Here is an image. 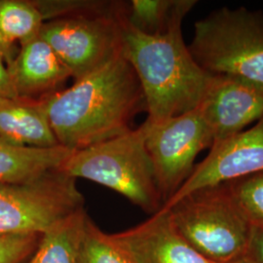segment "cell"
Here are the masks:
<instances>
[{
  "instance_id": "1",
  "label": "cell",
  "mask_w": 263,
  "mask_h": 263,
  "mask_svg": "<svg viewBox=\"0 0 263 263\" xmlns=\"http://www.w3.org/2000/svg\"><path fill=\"white\" fill-rule=\"evenodd\" d=\"M43 100L59 144L73 152L130 131L135 117L146 111L139 78L122 52Z\"/></svg>"
},
{
  "instance_id": "2",
  "label": "cell",
  "mask_w": 263,
  "mask_h": 263,
  "mask_svg": "<svg viewBox=\"0 0 263 263\" xmlns=\"http://www.w3.org/2000/svg\"><path fill=\"white\" fill-rule=\"evenodd\" d=\"M181 25L164 34L148 35L127 22L125 8L121 15L122 54L141 83L148 122L195 109L212 82L214 76L198 65L184 43Z\"/></svg>"
},
{
  "instance_id": "3",
  "label": "cell",
  "mask_w": 263,
  "mask_h": 263,
  "mask_svg": "<svg viewBox=\"0 0 263 263\" xmlns=\"http://www.w3.org/2000/svg\"><path fill=\"white\" fill-rule=\"evenodd\" d=\"M62 171L73 179H89L110 188L151 215L164 206L149 154L145 128L74 151Z\"/></svg>"
},
{
  "instance_id": "4",
  "label": "cell",
  "mask_w": 263,
  "mask_h": 263,
  "mask_svg": "<svg viewBox=\"0 0 263 263\" xmlns=\"http://www.w3.org/2000/svg\"><path fill=\"white\" fill-rule=\"evenodd\" d=\"M188 49L208 73L263 86V13L223 7L194 26Z\"/></svg>"
},
{
  "instance_id": "5",
  "label": "cell",
  "mask_w": 263,
  "mask_h": 263,
  "mask_svg": "<svg viewBox=\"0 0 263 263\" xmlns=\"http://www.w3.org/2000/svg\"><path fill=\"white\" fill-rule=\"evenodd\" d=\"M162 209L183 240L212 263L241 258L252 226L230 197L226 183L195 190Z\"/></svg>"
},
{
  "instance_id": "6",
  "label": "cell",
  "mask_w": 263,
  "mask_h": 263,
  "mask_svg": "<svg viewBox=\"0 0 263 263\" xmlns=\"http://www.w3.org/2000/svg\"><path fill=\"white\" fill-rule=\"evenodd\" d=\"M76 180L59 169L24 182L0 183V235L43 234L83 209Z\"/></svg>"
},
{
  "instance_id": "7",
  "label": "cell",
  "mask_w": 263,
  "mask_h": 263,
  "mask_svg": "<svg viewBox=\"0 0 263 263\" xmlns=\"http://www.w3.org/2000/svg\"><path fill=\"white\" fill-rule=\"evenodd\" d=\"M125 4L110 12L50 20L39 36L53 49L73 80L95 71L122 52L121 15Z\"/></svg>"
},
{
  "instance_id": "8",
  "label": "cell",
  "mask_w": 263,
  "mask_h": 263,
  "mask_svg": "<svg viewBox=\"0 0 263 263\" xmlns=\"http://www.w3.org/2000/svg\"><path fill=\"white\" fill-rule=\"evenodd\" d=\"M164 205L190 177L201 151L211 148L214 138L200 105L162 122L142 123Z\"/></svg>"
},
{
  "instance_id": "9",
  "label": "cell",
  "mask_w": 263,
  "mask_h": 263,
  "mask_svg": "<svg viewBox=\"0 0 263 263\" xmlns=\"http://www.w3.org/2000/svg\"><path fill=\"white\" fill-rule=\"evenodd\" d=\"M263 171V117L253 128L213 144L167 207L201 188L215 186Z\"/></svg>"
},
{
  "instance_id": "10",
  "label": "cell",
  "mask_w": 263,
  "mask_h": 263,
  "mask_svg": "<svg viewBox=\"0 0 263 263\" xmlns=\"http://www.w3.org/2000/svg\"><path fill=\"white\" fill-rule=\"evenodd\" d=\"M214 144L263 117V86L239 77L214 76L202 104Z\"/></svg>"
},
{
  "instance_id": "11",
  "label": "cell",
  "mask_w": 263,
  "mask_h": 263,
  "mask_svg": "<svg viewBox=\"0 0 263 263\" xmlns=\"http://www.w3.org/2000/svg\"><path fill=\"white\" fill-rule=\"evenodd\" d=\"M110 237L135 263H212L179 235L164 209L140 226Z\"/></svg>"
},
{
  "instance_id": "12",
  "label": "cell",
  "mask_w": 263,
  "mask_h": 263,
  "mask_svg": "<svg viewBox=\"0 0 263 263\" xmlns=\"http://www.w3.org/2000/svg\"><path fill=\"white\" fill-rule=\"evenodd\" d=\"M8 70L18 97L34 100L55 94L71 77L53 49L40 36L20 45Z\"/></svg>"
},
{
  "instance_id": "13",
  "label": "cell",
  "mask_w": 263,
  "mask_h": 263,
  "mask_svg": "<svg viewBox=\"0 0 263 263\" xmlns=\"http://www.w3.org/2000/svg\"><path fill=\"white\" fill-rule=\"evenodd\" d=\"M0 138L21 146H61L49 121L44 100L16 97L0 100Z\"/></svg>"
},
{
  "instance_id": "14",
  "label": "cell",
  "mask_w": 263,
  "mask_h": 263,
  "mask_svg": "<svg viewBox=\"0 0 263 263\" xmlns=\"http://www.w3.org/2000/svg\"><path fill=\"white\" fill-rule=\"evenodd\" d=\"M72 153L63 146L27 147L0 138V183L24 182L62 169Z\"/></svg>"
},
{
  "instance_id": "15",
  "label": "cell",
  "mask_w": 263,
  "mask_h": 263,
  "mask_svg": "<svg viewBox=\"0 0 263 263\" xmlns=\"http://www.w3.org/2000/svg\"><path fill=\"white\" fill-rule=\"evenodd\" d=\"M87 217L83 208L48 229L25 263H79Z\"/></svg>"
},
{
  "instance_id": "16",
  "label": "cell",
  "mask_w": 263,
  "mask_h": 263,
  "mask_svg": "<svg viewBox=\"0 0 263 263\" xmlns=\"http://www.w3.org/2000/svg\"><path fill=\"white\" fill-rule=\"evenodd\" d=\"M196 3L194 0H133L126 4L125 18L142 33L159 35L182 24Z\"/></svg>"
},
{
  "instance_id": "17",
  "label": "cell",
  "mask_w": 263,
  "mask_h": 263,
  "mask_svg": "<svg viewBox=\"0 0 263 263\" xmlns=\"http://www.w3.org/2000/svg\"><path fill=\"white\" fill-rule=\"evenodd\" d=\"M44 23L36 1L0 0V31L11 43L23 45L38 37Z\"/></svg>"
},
{
  "instance_id": "18",
  "label": "cell",
  "mask_w": 263,
  "mask_h": 263,
  "mask_svg": "<svg viewBox=\"0 0 263 263\" xmlns=\"http://www.w3.org/2000/svg\"><path fill=\"white\" fill-rule=\"evenodd\" d=\"M230 197L251 226L263 227V171L226 182Z\"/></svg>"
},
{
  "instance_id": "19",
  "label": "cell",
  "mask_w": 263,
  "mask_h": 263,
  "mask_svg": "<svg viewBox=\"0 0 263 263\" xmlns=\"http://www.w3.org/2000/svg\"><path fill=\"white\" fill-rule=\"evenodd\" d=\"M79 263H135L122 249L87 217L80 246Z\"/></svg>"
},
{
  "instance_id": "20",
  "label": "cell",
  "mask_w": 263,
  "mask_h": 263,
  "mask_svg": "<svg viewBox=\"0 0 263 263\" xmlns=\"http://www.w3.org/2000/svg\"><path fill=\"white\" fill-rule=\"evenodd\" d=\"M42 234L0 235V263H22L34 253Z\"/></svg>"
},
{
  "instance_id": "21",
  "label": "cell",
  "mask_w": 263,
  "mask_h": 263,
  "mask_svg": "<svg viewBox=\"0 0 263 263\" xmlns=\"http://www.w3.org/2000/svg\"><path fill=\"white\" fill-rule=\"evenodd\" d=\"M244 256L252 263H263V227L252 226Z\"/></svg>"
},
{
  "instance_id": "22",
  "label": "cell",
  "mask_w": 263,
  "mask_h": 263,
  "mask_svg": "<svg viewBox=\"0 0 263 263\" xmlns=\"http://www.w3.org/2000/svg\"><path fill=\"white\" fill-rule=\"evenodd\" d=\"M16 97H18V95L12 82L8 66L4 59L0 56V100L12 99Z\"/></svg>"
},
{
  "instance_id": "23",
  "label": "cell",
  "mask_w": 263,
  "mask_h": 263,
  "mask_svg": "<svg viewBox=\"0 0 263 263\" xmlns=\"http://www.w3.org/2000/svg\"><path fill=\"white\" fill-rule=\"evenodd\" d=\"M18 51L16 44L9 42L0 31V56L2 57L7 66L13 62L15 57L17 56Z\"/></svg>"
},
{
  "instance_id": "24",
  "label": "cell",
  "mask_w": 263,
  "mask_h": 263,
  "mask_svg": "<svg viewBox=\"0 0 263 263\" xmlns=\"http://www.w3.org/2000/svg\"><path fill=\"white\" fill-rule=\"evenodd\" d=\"M227 263H252L248 258H246L245 256L243 257H241V258H238V259H236V260H233V261H230V262Z\"/></svg>"
}]
</instances>
